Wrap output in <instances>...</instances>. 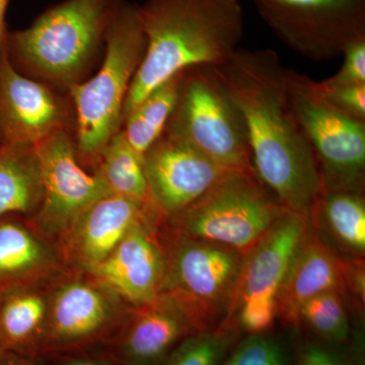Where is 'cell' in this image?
I'll return each mask as SVG.
<instances>
[{
	"label": "cell",
	"mask_w": 365,
	"mask_h": 365,
	"mask_svg": "<svg viewBox=\"0 0 365 365\" xmlns=\"http://www.w3.org/2000/svg\"><path fill=\"white\" fill-rule=\"evenodd\" d=\"M143 162L150 202L162 223L198 200L227 172L186 139L167 131Z\"/></svg>",
	"instance_id": "8fae6325"
},
{
	"label": "cell",
	"mask_w": 365,
	"mask_h": 365,
	"mask_svg": "<svg viewBox=\"0 0 365 365\" xmlns=\"http://www.w3.org/2000/svg\"><path fill=\"white\" fill-rule=\"evenodd\" d=\"M135 307L119 342L120 353L130 365H158L182 340L195 333L179 307L163 295Z\"/></svg>",
	"instance_id": "ac0fdd59"
},
{
	"label": "cell",
	"mask_w": 365,
	"mask_h": 365,
	"mask_svg": "<svg viewBox=\"0 0 365 365\" xmlns=\"http://www.w3.org/2000/svg\"><path fill=\"white\" fill-rule=\"evenodd\" d=\"M11 0H0V60L6 51L7 32L6 28V13Z\"/></svg>",
	"instance_id": "d6a6232c"
},
{
	"label": "cell",
	"mask_w": 365,
	"mask_h": 365,
	"mask_svg": "<svg viewBox=\"0 0 365 365\" xmlns=\"http://www.w3.org/2000/svg\"><path fill=\"white\" fill-rule=\"evenodd\" d=\"M62 365H107L101 364V362L93 361V360L86 359H71L66 360Z\"/></svg>",
	"instance_id": "836d02e7"
},
{
	"label": "cell",
	"mask_w": 365,
	"mask_h": 365,
	"mask_svg": "<svg viewBox=\"0 0 365 365\" xmlns=\"http://www.w3.org/2000/svg\"><path fill=\"white\" fill-rule=\"evenodd\" d=\"M43 195L36 148L0 144V217L37 210Z\"/></svg>",
	"instance_id": "ffe728a7"
},
{
	"label": "cell",
	"mask_w": 365,
	"mask_h": 365,
	"mask_svg": "<svg viewBox=\"0 0 365 365\" xmlns=\"http://www.w3.org/2000/svg\"><path fill=\"white\" fill-rule=\"evenodd\" d=\"M145 53L129 88L123 120L150 91L194 66H222L244 35L239 0H146L138 6ZM123 124V123H122Z\"/></svg>",
	"instance_id": "7a4b0ae2"
},
{
	"label": "cell",
	"mask_w": 365,
	"mask_h": 365,
	"mask_svg": "<svg viewBox=\"0 0 365 365\" xmlns=\"http://www.w3.org/2000/svg\"><path fill=\"white\" fill-rule=\"evenodd\" d=\"M66 105L47 83L28 78L9 60H0V144L36 148L66 130Z\"/></svg>",
	"instance_id": "4fadbf2b"
},
{
	"label": "cell",
	"mask_w": 365,
	"mask_h": 365,
	"mask_svg": "<svg viewBox=\"0 0 365 365\" xmlns=\"http://www.w3.org/2000/svg\"><path fill=\"white\" fill-rule=\"evenodd\" d=\"M343 251L361 258L365 252L364 194L350 191H323L309 220Z\"/></svg>",
	"instance_id": "7402d4cb"
},
{
	"label": "cell",
	"mask_w": 365,
	"mask_h": 365,
	"mask_svg": "<svg viewBox=\"0 0 365 365\" xmlns=\"http://www.w3.org/2000/svg\"><path fill=\"white\" fill-rule=\"evenodd\" d=\"M158 234L165 258L160 295L179 307L195 333L222 325L234 302L244 255L165 227Z\"/></svg>",
	"instance_id": "5b68a950"
},
{
	"label": "cell",
	"mask_w": 365,
	"mask_h": 365,
	"mask_svg": "<svg viewBox=\"0 0 365 365\" xmlns=\"http://www.w3.org/2000/svg\"><path fill=\"white\" fill-rule=\"evenodd\" d=\"M342 66L322 83L328 86L365 85V38L354 41L342 53Z\"/></svg>",
	"instance_id": "f1b7e54d"
},
{
	"label": "cell",
	"mask_w": 365,
	"mask_h": 365,
	"mask_svg": "<svg viewBox=\"0 0 365 365\" xmlns=\"http://www.w3.org/2000/svg\"><path fill=\"white\" fill-rule=\"evenodd\" d=\"M319 96L338 111L365 121V85L328 86L314 83Z\"/></svg>",
	"instance_id": "83f0119b"
},
{
	"label": "cell",
	"mask_w": 365,
	"mask_h": 365,
	"mask_svg": "<svg viewBox=\"0 0 365 365\" xmlns=\"http://www.w3.org/2000/svg\"><path fill=\"white\" fill-rule=\"evenodd\" d=\"M36 151L43 184L36 230L45 237H66L86 209L113 193L98 173L90 175L81 168L67 130L48 137Z\"/></svg>",
	"instance_id": "30bf717a"
},
{
	"label": "cell",
	"mask_w": 365,
	"mask_h": 365,
	"mask_svg": "<svg viewBox=\"0 0 365 365\" xmlns=\"http://www.w3.org/2000/svg\"><path fill=\"white\" fill-rule=\"evenodd\" d=\"M215 71L244 116L257 175L288 210L309 222L323 185L292 109L288 69L273 50L239 48Z\"/></svg>",
	"instance_id": "6da1fadb"
},
{
	"label": "cell",
	"mask_w": 365,
	"mask_h": 365,
	"mask_svg": "<svg viewBox=\"0 0 365 365\" xmlns=\"http://www.w3.org/2000/svg\"><path fill=\"white\" fill-rule=\"evenodd\" d=\"M329 292L347 295L346 260L329 246L309 222L306 237L280 288L277 317L285 323L299 326V314L304 304Z\"/></svg>",
	"instance_id": "e0dca14e"
},
{
	"label": "cell",
	"mask_w": 365,
	"mask_h": 365,
	"mask_svg": "<svg viewBox=\"0 0 365 365\" xmlns=\"http://www.w3.org/2000/svg\"><path fill=\"white\" fill-rule=\"evenodd\" d=\"M309 225V220L287 210L263 239L245 255L237 292L227 319L246 300H267L277 304L280 288Z\"/></svg>",
	"instance_id": "9a60e30c"
},
{
	"label": "cell",
	"mask_w": 365,
	"mask_h": 365,
	"mask_svg": "<svg viewBox=\"0 0 365 365\" xmlns=\"http://www.w3.org/2000/svg\"><path fill=\"white\" fill-rule=\"evenodd\" d=\"M49 297L35 287L21 288L0 302V347L26 355L42 347Z\"/></svg>",
	"instance_id": "44dd1931"
},
{
	"label": "cell",
	"mask_w": 365,
	"mask_h": 365,
	"mask_svg": "<svg viewBox=\"0 0 365 365\" xmlns=\"http://www.w3.org/2000/svg\"><path fill=\"white\" fill-rule=\"evenodd\" d=\"M346 297L342 292H329L309 299L300 309L299 325H306L329 342H345L350 332Z\"/></svg>",
	"instance_id": "484cf974"
},
{
	"label": "cell",
	"mask_w": 365,
	"mask_h": 365,
	"mask_svg": "<svg viewBox=\"0 0 365 365\" xmlns=\"http://www.w3.org/2000/svg\"><path fill=\"white\" fill-rule=\"evenodd\" d=\"M123 0H64L32 25L7 34L6 52L21 73L68 90L83 81Z\"/></svg>",
	"instance_id": "3957f363"
},
{
	"label": "cell",
	"mask_w": 365,
	"mask_h": 365,
	"mask_svg": "<svg viewBox=\"0 0 365 365\" xmlns=\"http://www.w3.org/2000/svg\"><path fill=\"white\" fill-rule=\"evenodd\" d=\"M364 261L361 258L346 260V287L354 297L360 313L364 309L365 273Z\"/></svg>",
	"instance_id": "f546056e"
},
{
	"label": "cell",
	"mask_w": 365,
	"mask_h": 365,
	"mask_svg": "<svg viewBox=\"0 0 365 365\" xmlns=\"http://www.w3.org/2000/svg\"><path fill=\"white\" fill-rule=\"evenodd\" d=\"M145 48L138 6L123 0L106 34L100 69L68 88L76 110L79 163L98 165L106 145L121 130L125 102Z\"/></svg>",
	"instance_id": "277c9868"
},
{
	"label": "cell",
	"mask_w": 365,
	"mask_h": 365,
	"mask_svg": "<svg viewBox=\"0 0 365 365\" xmlns=\"http://www.w3.org/2000/svg\"><path fill=\"white\" fill-rule=\"evenodd\" d=\"M158 225V217L135 223L114 251L88 274L134 307L157 299L165 271Z\"/></svg>",
	"instance_id": "5bb4252c"
},
{
	"label": "cell",
	"mask_w": 365,
	"mask_h": 365,
	"mask_svg": "<svg viewBox=\"0 0 365 365\" xmlns=\"http://www.w3.org/2000/svg\"><path fill=\"white\" fill-rule=\"evenodd\" d=\"M158 217L151 204L110 194L86 209L66 235L67 253L90 272L114 251L135 223Z\"/></svg>",
	"instance_id": "2e32d148"
},
{
	"label": "cell",
	"mask_w": 365,
	"mask_h": 365,
	"mask_svg": "<svg viewBox=\"0 0 365 365\" xmlns=\"http://www.w3.org/2000/svg\"><path fill=\"white\" fill-rule=\"evenodd\" d=\"M0 351H4V350H2L1 347H0Z\"/></svg>",
	"instance_id": "e575fe53"
},
{
	"label": "cell",
	"mask_w": 365,
	"mask_h": 365,
	"mask_svg": "<svg viewBox=\"0 0 365 365\" xmlns=\"http://www.w3.org/2000/svg\"><path fill=\"white\" fill-rule=\"evenodd\" d=\"M1 300H2V299H1V297H0V302H1Z\"/></svg>",
	"instance_id": "d590c367"
},
{
	"label": "cell",
	"mask_w": 365,
	"mask_h": 365,
	"mask_svg": "<svg viewBox=\"0 0 365 365\" xmlns=\"http://www.w3.org/2000/svg\"><path fill=\"white\" fill-rule=\"evenodd\" d=\"M314 83L304 74L287 71L290 102L318 163L323 191L364 194L365 121L329 105Z\"/></svg>",
	"instance_id": "ba28073f"
},
{
	"label": "cell",
	"mask_w": 365,
	"mask_h": 365,
	"mask_svg": "<svg viewBox=\"0 0 365 365\" xmlns=\"http://www.w3.org/2000/svg\"><path fill=\"white\" fill-rule=\"evenodd\" d=\"M165 131L186 139L222 169L255 170L244 116L215 67L185 71Z\"/></svg>",
	"instance_id": "52a82bcc"
},
{
	"label": "cell",
	"mask_w": 365,
	"mask_h": 365,
	"mask_svg": "<svg viewBox=\"0 0 365 365\" xmlns=\"http://www.w3.org/2000/svg\"><path fill=\"white\" fill-rule=\"evenodd\" d=\"M0 365H42L25 354L13 351H0Z\"/></svg>",
	"instance_id": "1f68e13d"
},
{
	"label": "cell",
	"mask_w": 365,
	"mask_h": 365,
	"mask_svg": "<svg viewBox=\"0 0 365 365\" xmlns=\"http://www.w3.org/2000/svg\"><path fill=\"white\" fill-rule=\"evenodd\" d=\"M185 71L158 86L124 118L121 130L127 143L143 158L167 129L181 93Z\"/></svg>",
	"instance_id": "603a6c76"
},
{
	"label": "cell",
	"mask_w": 365,
	"mask_h": 365,
	"mask_svg": "<svg viewBox=\"0 0 365 365\" xmlns=\"http://www.w3.org/2000/svg\"><path fill=\"white\" fill-rule=\"evenodd\" d=\"M122 300L96 278L67 281L50 295L42 348L66 349L97 339L121 318Z\"/></svg>",
	"instance_id": "7c38bea8"
},
{
	"label": "cell",
	"mask_w": 365,
	"mask_h": 365,
	"mask_svg": "<svg viewBox=\"0 0 365 365\" xmlns=\"http://www.w3.org/2000/svg\"><path fill=\"white\" fill-rule=\"evenodd\" d=\"M240 331L235 324L222 323L213 330L192 334L173 349L165 365H220L235 347Z\"/></svg>",
	"instance_id": "d4e9b609"
},
{
	"label": "cell",
	"mask_w": 365,
	"mask_h": 365,
	"mask_svg": "<svg viewBox=\"0 0 365 365\" xmlns=\"http://www.w3.org/2000/svg\"><path fill=\"white\" fill-rule=\"evenodd\" d=\"M58 268V254L42 235L21 223L0 222V287H35Z\"/></svg>",
	"instance_id": "d6986e66"
},
{
	"label": "cell",
	"mask_w": 365,
	"mask_h": 365,
	"mask_svg": "<svg viewBox=\"0 0 365 365\" xmlns=\"http://www.w3.org/2000/svg\"><path fill=\"white\" fill-rule=\"evenodd\" d=\"M220 365H285V359L277 341L259 334L235 345Z\"/></svg>",
	"instance_id": "4316f807"
},
{
	"label": "cell",
	"mask_w": 365,
	"mask_h": 365,
	"mask_svg": "<svg viewBox=\"0 0 365 365\" xmlns=\"http://www.w3.org/2000/svg\"><path fill=\"white\" fill-rule=\"evenodd\" d=\"M297 365H345L333 353L319 346H309L300 354Z\"/></svg>",
	"instance_id": "4dcf8cb0"
},
{
	"label": "cell",
	"mask_w": 365,
	"mask_h": 365,
	"mask_svg": "<svg viewBox=\"0 0 365 365\" xmlns=\"http://www.w3.org/2000/svg\"><path fill=\"white\" fill-rule=\"evenodd\" d=\"M287 210L256 170H227L198 200L160 225L245 256Z\"/></svg>",
	"instance_id": "8992f818"
},
{
	"label": "cell",
	"mask_w": 365,
	"mask_h": 365,
	"mask_svg": "<svg viewBox=\"0 0 365 365\" xmlns=\"http://www.w3.org/2000/svg\"><path fill=\"white\" fill-rule=\"evenodd\" d=\"M288 47L313 61L342 55L365 38V0H252Z\"/></svg>",
	"instance_id": "9c48e42d"
},
{
	"label": "cell",
	"mask_w": 365,
	"mask_h": 365,
	"mask_svg": "<svg viewBox=\"0 0 365 365\" xmlns=\"http://www.w3.org/2000/svg\"><path fill=\"white\" fill-rule=\"evenodd\" d=\"M98 168L96 173L102 177L113 194L151 204L143 158L132 150L122 130L106 145Z\"/></svg>",
	"instance_id": "cb8c5ba5"
}]
</instances>
